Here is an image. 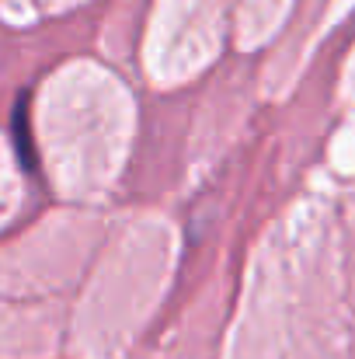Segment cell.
<instances>
[{
    "label": "cell",
    "mask_w": 355,
    "mask_h": 359,
    "mask_svg": "<svg viewBox=\"0 0 355 359\" xmlns=\"http://www.w3.org/2000/svg\"><path fill=\"white\" fill-rule=\"evenodd\" d=\"M11 133H14V147L21 154L25 168H35V147H32V122H28V95L18 98L14 119H11Z\"/></svg>",
    "instance_id": "obj_1"
}]
</instances>
